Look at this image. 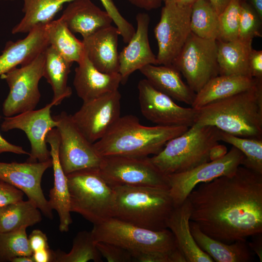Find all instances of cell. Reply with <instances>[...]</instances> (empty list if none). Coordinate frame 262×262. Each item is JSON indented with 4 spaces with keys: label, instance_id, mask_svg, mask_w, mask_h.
<instances>
[{
    "label": "cell",
    "instance_id": "cell-17",
    "mask_svg": "<svg viewBox=\"0 0 262 262\" xmlns=\"http://www.w3.org/2000/svg\"><path fill=\"white\" fill-rule=\"evenodd\" d=\"M51 158L44 162H0V179L22 191L47 218L53 217L52 210L41 188L43 175L52 167Z\"/></svg>",
    "mask_w": 262,
    "mask_h": 262
},
{
    "label": "cell",
    "instance_id": "cell-38",
    "mask_svg": "<svg viewBox=\"0 0 262 262\" xmlns=\"http://www.w3.org/2000/svg\"><path fill=\"white\" fill-rule=\"evenodd\" d=\"M261 20L254 9L243 0L240 8L238 39L252 43L253 38L261 36Z\"/></svg>",
    "mask_w": 262,
    "mask_h": 262
},
{
    "label": "cell",
    "instance_id": "cell-40",
    "mask_svg": "<svg viewBox=\"0 0 262 262\" xmlns=\"http://www.w3.org/2000/svg\"><path fill=\"white\" fill-rule=\"evenodd\" d=\"M133 262H186V260L177 248L170 252H130Z\"/></svg>",
    "mask_w": 262,
    "mask_h": 262
},
{
    "label": "cell",
    "instance_id": "cell-34",
    "mask_svg": "<svg viewBox=\"0 0 262 262\" xmlns=\"http://www.w3.org/2000/svg\"><path fill=\"white\" fill-rule=\"evenodd\" d=\"M55 262H101L102 256L98 250L91 231L79 232L73 240L68 253L60 249L54 251Z\"/></svg>",
    "mask_w": 262,
    "mask_h": 262
},
{
    "label": "cell",
    "instance_id": "cell-16",
    "mask_svg": "<svg viewBox=\"0 0 262 262\" xmlns=\"http://www.w3.org/2000/svg\"><path fill=\"white\" fill-rule=\"evenodd\" d=\"M121 96L118 90L83 102L72 118L91 143L100 139L120 116Z\"/></svg>",
    "mask_w": 262,
    "mask_h": 262
},
{
    "label": "cell",
    "instance_id": "cell-37",
    "mask_svg": "<svg viewBox=\"0 0 262 262\" xmlns=\"http://www.w3.org/2000/svg\"><path fill=\"white\" fill-rule=\"evenodd\" d=\"M243 0H231L218 15L216 40L230 41L238 39L240 12Z\"/></svg>",
    "mask_w": 262,
    "mask_h": 262
},
{
    "label": "cell",
    "instance_id": "cell-50",
    "mask_svg": "<svg viewBox=\"0 0 262 262\" xmlns=\"http://www.w3.org/2000/svg\"><path fill=\"white\" fill-rule=\"evenodd\" d=\"M219 15L227 6L231 0H207Z\"/></svg>",
    "mask_w": 262,
    "mask_h": 262
},
{
    "label": "cell",
    "instance_id": "cell-2",
    "mask_svg": "<svg viewBox=\"0 0 262 262\" xmlns=\"http://www.w3.org/2000/svg\"><path fill=\"white\" fill-rule=\"evenodd\" d=\"M185 126H146L133 115L120 116L107 133L93 143L102 157H147L158 154L170 140L188 130Z\"/></svg>",
    "mask_w": 262,
    "mask_h": 262
},
{
    "label": "cell",
    "instance_id": "cell-28",
    "mask_svg": "<svg viewBox=\"0 0 262 262\" xmlns=\"http://www.w3.org/2000/svg\"><path fill=\"white\" fill-rule=\"evenodd\" d=\"M217 47L219 75L251 77L248 60L253 49L252 42H244L239 39L230 41L217 40Z\"/></svg>",
    "mask_w": 262,
    "mask_h": 262
},
{
    "label": "cell",
    "instance_id": "cell-18",
    "mask_svg": "<svg viewBox=\"0 0 262 262\" xmlns=\"http://www.w3.org/2000/svg\"><path fill=\"white\" fill-rule=\"evenodd\" d=\"M137 28L128 45L119 52V73L125 83L134 71L147 65H158L156 55L152 51L148 39L150 17L145 13L136 16Z\"/></svg>",
    "mask_w": 262,
    "mask_h": 262
},
{
    "label": "cell",
    "instance_id": "cell-53",
    "mask_svg": "<svg viewBox=\"0 0 262 262\" xmlns=\"http://www.w3.org/2000/svg\"><path fill=\"white\" fill-rule=\"evenodd\" d=\"M10 262H34L32 256L22 255L12 259Z\"/></svg>",
    "mask_w": 262,
    "mask_h": 262
},
{
    "label": "cell",
    "instance_id": "cell-33",
    "mask_svg": "<svg viewBox=\"0 0 262 262\" xmlns=\"http://www.w3.org/2000/svg\"><path fill=\"white\" fill-rule=\"evenodd\" d=\"M218 14L207 0H197L192 7L190 28L192 33L207 39L216 40Z\"/></svg>",
    "mask_w": 262,
    "mask_h": 262
},
{
    "label": "cell",
    "instance_id": "cell-20",
    "mask_svg": "<svg viewBox=\"0 0 262 262\" xmlns=\"http://www.w3.org/2000/svg\"><path fill=\"white\" fill-rule=\"evenodd\" d=\"M46 142L50 147V152L54 175L53 187L49 191V199L48 201L50 208L55 210L58 214L60 231L67 232L72 220L70 215L67 176L64 172L59 159L60 135L57 128L52 129L48 133Z\"/></svg>",
    "mask_w": 262,
    "mask_h": 262
},
{
    "label": "cell",
    "instance_id": "cell-9",
    "mask_svg": "<svg viewBox=\"0 0 262 262\" xmlns=\"http://www.w3.org/2000/svg\"><path fill=\"white\" fill-rule=\"evenodd\" d=\"M44 65L43 51L30 63L19 68H13L0 76L9 88L2 104V113L5 117L35 109L41 98L38 85L43 77Z\"/></svg>",
    "mask_w": 262,
    "mask_h": 262
},
{
    "label": "cell",
    "instance_id": "cell-3",
    "mask_svg": "<svg viewBox=\"0 0 262 262\" xmlns=\"http://www.w3.org/2000/svg\"><path fill=\"white\" fill-rule=\"evenodd\" d=\"M194 125L245 138H262V80L251 89L196 110Z\"/></svg>",
    "mask_w": 262,
    "mask_h": 262
},
{
    "label": "cell",
    "instance_id": "cell-23",
    "mask_svg": "<svg viewBox=\"0 0 262 262\" xmlns=\"http://www.w3.org/2000/svg\"><path fill=\"white\" fill-rule=\"evenodd\" d=\"M61 18L70 30L86 37L112 25L109 15L91 0H74L69 3Z\"/></svg>",
    "mask_w": 262,
    "mask_h": 262
},
{
    "label": "cell",
    "instance_id": "cell-15",
    "mask_svg": "<svg viewBox=\"0 0 262 262\" xmlns=\"http://www.w3.org/2000/svg\"><path fill=\"white\" fill-rule=\"evenodd\" d=\"M53 101L38 110L26 111L5 117L0 125L1 130L6 132L13 129L23 131L31 144V150L27 162H44L51 158L47 148L48 133L56 128L57 121L51 115Z\"/></svg>",
    "mask_w": 262,
    "mask_h": 262
},
{
    "label": "cell",
    "instance_id": "cell-6",
    "mask_svg": "<svg viewBox=\"0 0 262 262\" xmlns=\"http://www.w3.org/2000/svg\"><path fill=\"white\" fill-rule=\"evenodd\" d=\"M71 212L93 225L113 217L114 192L98 168L86 169L66 175Z\"/></svg>",
    "mask_w": 262,
    "mask_h": 262
},
{
    "label": "cell",
    "instance_id": "cell-42",
    "mask_svg": "<svg viewBox=\"0 0 262 262\" xmlns=\"http://www.w3.org/2000/svg\"><path fill=\"white\" fill-rule=\"evenodd\" d=\"M24 193L0 179V208L23 200Z\"/></svg>",
    "mask_w": 262,
    "mask_h": 262
},
{
    "label": "cell",
    "instance_id": "cell-31",
    "mask_svg": "<svg viewBox=\"0 0 262 262\" xmlns=\"http://www.w3.org/2000/svg\"><path fill=\"white\" fill-rule=\"evenodd\" d=\"M49 46L70 63L81 60L84 54L82 41L79 40L60 17L45 25Z\"/></svg>",
    "mask_w": 262,
    "mask_h": 262
},
{
    "label": "cell",
    "instance_id": "cell-4",
    "mask_svg": "<svg viewBox=\"0 0 262 262\" xmlns=\"http://www.w3.org/2000/svg\"><path fill=\"white\" fill-rule=\"evenodd\" d=\"M113 217L152 230L167 228L175 208L169 189L142 186L112 187Z\"/></svg>",
    "mask_w": 262,
    "mask_h": 262
},
{
    "label": "cell",
    "instance_id": "cell-5",
    "mask_svg": "<svg viewBox=\"0 0 262 262\" xmlns=\"http://www.w3.org/2000/svg\"><path fill=\"white\" fill-rule=\"evenodd\" d=\"M219 131L213 126L194 125L149 160L165 176L191 170L210 161L211 148L220 142Z\"/></svg>",
    "mask_w": 262,
    "mask_h": 262
},
{
    "label": "cell",
    "instance_id": "cell-8",
    "mask_svg": "<svg viewBox=\"0 0 262 262\" xmlns=\"http://www.w3.org/2000/svg\"><path fill=\"white\" fill-rule=\"evenodd\" d=\"M217 40L200 38L192 32L172 65L195 93L219 75Z\"/></svg>",
    "mask_w": 262,
    "mask_h": 262
},
{
    "label": "cell",
    "instance_id": "cell-48",
    "mask_svg": "<svg viewBox=\"0 0 262 262\" xmlns=\"http://www.w3.org/2000/svg\"><path fill=\"white\" fill-rule=\"evenodd\" d=\"M227 148L224 145L218 144L213 146L210 151V161L217 160L223 157L227 153Z\"/></svg>",
    "mask_w": 262,
    "mask_h": 262
},
{
    "label": "cell",
    "instance_id": "cell-21",
    "mask_svg": "<svg viewBox=\"0 0 262 262\" xmlns=\"http://www.w3.org/2000/svg\"><path fill=\"white\" fill-rule=\"evenodd\" d=\"M75 69L73 86L78 97L87 101L118 90L119 73H106L97 69L85 53Z\"/></svg>",
    "mask_w": 262,
    "mask_h": 262
},
{
    "label": "cell",
    "instance_id": "cell-39",
    "mask_svg": "<svg viewBox=\"0 0 262 262\" xmlns=\"http://www.w3.org/2000/svg\"><path fill=\"white\" fill-rule=\"evenodd\" d=\"M104 10L109 15L117 28L123 41L128 43L133 36L135 29L121 14L113 0H99Z\"/></svg>",
    "mask_w": 262,
    "mask_h": 262
},
{
    "label": "cell",
    "instance_id": "cell-41",
    "mask_svg": "<svg viewBox=\"0 0 262 262\" xmlns=\"http://www.w3.org/2000/svg\"><path fill=\"white\" fill-rule=\"evenodd\" d=\"M102 257L109 262H133L129 251L115 244L105 242H96Z\"/></svg>",
    "mask_w": 262,
    "mask_h": 262
},
{
    "label": "cell",
    "instance_id": "cell-25",
    "mask_svg": "<svg viewBox=\"0 0 262 262\" xmlns=\"http://www.w3.org/2000/svg\"><path fill=\"white\" fill-rule=\"evenodd\" d=\"M139 71L159 91L173 99L192 105L196 93L184 83L180 73L172 65H147Z\"/></svg>",
    "mask_w": 262,
    "mask_h": 262
},
{
    "label": "cell",
    "instance_id": "cell-45",
    "mask_svg": "<svg viewBox=\"0 0 262 262\" xmlns=\"http://www.w3.org/2000/svg\"><path fill=\"white\" fill-rule=\"evenodd\" d=\"M4 152H11L19 155H30V152L25 150L22 147L10 143L3 138L0 134V154Z\"/></svg>",
    "mask_w": 262,
    "mask_h": 262
},
{
    "label": "cell",
    "instance_id": "cell-27",
    "mask_svg": "<svg viewBox=\"0 0 262 262\" xmlns=\"http://www.w3.org/2000/svg\"><path fill=\"white\" fill-rule=\"evenodd\" d=\"M190 227L196 244L214 262H248L252 260L249 247L246 241L225 243L204 233L198 225L193 221L190 220Z\"/></svg>",
    "mask_w": 262,
    "mask_h": 262
},
{
    "label": "cell",
    "instance_id": "cell-44",
    "mask_svg": "<svg viewBox=\"0 0 262 262\" xmlns=\"http://www.w3.org/2000/svg\"><path fill=\"white\" fill-rule=\"evenodd\" d=\"M30 246L33 252L49 247L46 234L40 229H34L28 237Z\"/></svg>",
    "mask_w": 262,
    "mask_h": 262
},
{
    "label": "cell",
    "instance_id": "cell-13",
    "mask_svg": "<svg viewBox=\"0 0 262 262\" xmlns=\"http://www.w3.org/2000/svg\"><path fill=\"white\" fill-rule=\"evenodd\" d=\"M244 158V154L232 146L220 159L210 161L187 171L167 175L174 207L181 204L198 184L234 173L242 165Z\"/></svg>",
    "mask_w": 262,
    "mask_h": 262
},
{
    "label": "cell",
    "instance_id": "cell-22",
    "mask_svg": "<svg viewBox=\"0 0 262 262\" xmlns=\"http://www.w3.org/2000/svg\"><path fill=\"white\" fill-rule=\"evenodd\" d=\"M45 25L35 27L23 39L7 43L0 55V76L30 63L45 50L49 46Z\"/></svg>",
    "mask_w": 262,
    "mask_h": 262
},
{
    "label": "cell",
    "instance_id": "cell-32",
    "mask_svg": "<svg viewBox=\"0 0 262 262\" xmlns=\"http://www.w3.org/2000/svg\"><path fill=\"white\" fill-rule=\"evenodd\" d=\"M42 219L41 212L32 201L21 200L0 208V232L33 226Z\"/></svg>",
    "mask_w": 262,
    "mask_h": 262
},
{
    "label": "cell",
    "instance_id": "cell-26",
    "mask_svg": "<svg viewBox=\"0 0 262 262\" xmlns=\"http://www.w3.org/2000/svg\"><path fill=\"white\" fill-rule=\"evenodd\" d=\"M260 80L262 79L248 76L219 75L209 81L196 94L191 106L196 110L199 109L211 103L248 90Z\"/></svg>",
    "mask_w": 262,
    "mask_h": 262
},
{
    "label": "cell",
    "instance_id": "cell-36",
    "mask_svg": "<svg viewBox=\"0 0 262 262\" xmlns=\"http://www.w3.org/2000/svg\"><path fill=\"white\" fill-rule=\"evenodd\" d=\"M26 227L8 231L0 232V262H11L19 256H32Z\"/></svg>",
    "mask_w": 262,
    "mask_h": 262
},
{
    "label": "cell",
    "instance_id": "cell-1",
    "mask_svg": "<svg viewBox=\"0 0 262 262\" xmlns=\"http://www.w3.org/2000/svg\"><path fill=\"white\" fill-rule=\"evenodd\" d=\"M187 198L190 220L213 238L230 244L262 233V174L241 165L200 183Z\"/></svg>",
    "mask_w": 262,
    "mask_h": 262
},
{
    "label": "cell",
    "instance_id": "cell-11",
    "mask_svg": "<svg viewBox=\"0 0 262 262\" xmlns=\"http://www.w3.org/2000/svg\"><path fill=\"white\" fill-rule=\"evenodd\" d=\"M192 6L164 3L159 22L154 32L158 44V65H171L191 33Z\"/></svg>",
    "mask_w": 262,
    "mask_h": 262
},
{
    "label": "cell",
    "instance_id": "cell-49",
    "mask_svg": "<svg viewBox=\"0 0 262 262\" xmlns=\"http://www.w3.org/2000/svg\"><path fill=\"white\" fill-rule=\"evenodd\" d=\"M251 242H249L248 246L258 256L260 262H262V233L256 235Z\"/></svg>",
    "mask_w": 262,
    "mask_h": 262
},
{
    "label": "cell",
    "instance_id": "cell-51",
    "mask_svg": "<svg viewBox=\"0 0 262 262\" xmlns=\"http://www.w3.org/2000/svg\"><path fill=\"white\" fill-rule=\"evenodd\" d=\"M253 9L260 19H262V0H251Z\"/></svg>",
    "mask_w": 262,
    "mask_h": 262
},
{
    "label": "cell",
    "instance_id": "cell-30",
    "mask_svg": "<svg viewBox=\"0 0 262 262\" xmlns=\"http://www.w3.org/2000/svg\"><path fill=\"white\" fill-rule=\"evenodd\" d=\"M74 0H23L24 15L12 29L13 34L28 33L33 28L45 25L61 10L64 4Z\"/></svg>",
    "mask_w": 262,
    "mask_h": 262
},
{
    "label": "cell",
    "instance_id": "cell-43",
    "mask_svg": "<svg viewBox=\"0 0 262 262\" xmlns=\"http://www.w3.org/2000/svg\"><path fill=\"white\" fill-rule=\"evenodd\" d=\"M248 66L251 77L262 79V51L252 49L248 60Z\"/></svg>",
    "mask_w": 262,
    "mask_h": 262
},
{
    "label": "cell",
    "instance_id": "cell-24",
    "mask_svg": "<svg viewBox=\"0 0 262 262\" xmlns=\"http://www.w3.org/2000/svg\"><path fill=\"white\" fill-rule=\"evenodd\" d=\"M191 205L187 198L174 208L168 219L167 228L173 233L186 262H213V260L198 246L191 233Z\"/></svg>",
    "mask_w": 262,
    "mask_h": 262
},
{
    "label": "cell",
    "instance_id": "cell-47",
    "mask_svg": "<svg viewBox=\"0 0 262 262\" xmlns=\"http://www.w3.org/2000/svg\"><path fill=\"white\" fill-rule=\"evenodd\" d=\"M133 5L146 10L150 11L159 7L161 0H127Z\"/></svg>",
    "mask_w": 262,
    "mask_h": 262
},
{
    "label": "cell",
    "instance_id": "cell-52",
    "mask_svg": "<svg viewBox=\"0 0 262 262\" xmlns=\"http://www.w3.org/2000/svg\"><path fill=\"white\" fill-rule=\"evenodd\" d=\"M164 3L170 2H173L183 6H192L197 0H161Z\"/></svg>",
    "mask_w": 262,
    "mask_h": 262
},
{
    "label": "cell",
    "instance_id": "cell-29",
    "mask_svg": "<svg viewBox=\"0 0 262 262\" xmlns=\"http://www.w3.org/2000/svg\"><path fill=\"white\" fill-rule=\"evenodd\" d=\"M44 53L43 77L51 87L53 93L51 101L54 102L55 105H58L72 94L71 88L67 85L72 63L66 61L49 45L46 49Z\"/></svg>",
    "mask_w": 262,
    "mask_h": 262
},
{
    "label": "cell",
    "instance_id": "cell-10",
    "mask_svg": "<svg viewBox=\"0 0 262 262\" xmlns=\"http://www.w3.org/2000/svg\"><path fill=\"white\" fill-rule=\"evenodd\" d=\"M98 170L112 187L130 185L169 188L167 176L158 170L149 157H102Z\"/></svg>",
    "mask_w": 262,
    "mask_h": 262
},
{
    "label": "cell",
    "instance_id": "cell-35",
    "mask_svg": "<svg viewBox=\"0 0 262 262\" xmlns=\"http://www.w3.org/2000/svg\"><path fill=\"white\" fill-rule=\"evenodd\" d=\"M219 141L229 144L244 155L242 166L262 174V138H245L219 131Z\"/></svg>",
    "mask_w": 262,
    "mask_h": 262
},
{
    "label": "cell",
    "instance_id": "cell-12",
    "mask_svg": "<svg viewBox=\"0 0 262 262\" xmlns=\"http://www.w3.org/2000/svg\"><path fill=\"white\" fill-rule=\"evenodd\" d=\"M60 135L58 156L66 175L86 169L98 168L102 157L66 112L53 116Z\"/></svg>",
    "mask_w": 262,
    "mask_h": 262
},
{
    "label": "cell",
    "instance_id": "cell-19",
    "mask_svg": "<svg viewBox=\"0 0 262 262\" xmlns=\"http://www.w3.org/2000/svg\"><path fill=\"white\" fill-rule=\"evenodd\" d=\"M119 35L117 28L111 25L82 38L85 53L99 71L109 74L119 73Z\"/></svg>",
    "mask_w": 262,
    "mask_h": 262
},
{
    "label": "cell",
    "instance_id": "cell-46",
    "mask_svg": "<svg viewBox=\"0 0 262 262\" xmlns=\"http://www.w3.org/2000/svg\"><path fill=\"white\" fill-rule=\"evenodd\" d=\"M32 256L34 262H55L54 251L49 247L33 252Z\"/></svg>",
    "mask_w": 262,
    "mask_h": 262
},
{
    "label": "cell",
    "instance_id": "cell-7",
    "mask_svg": "<svg viewBox=\"0 0 262 262\" xmlns=\"http://www.w3.org/2000/svg\"><path fill=\"white\" fill-rule=\"evenodd\" d=\"M91 231L96 243H112L130 252H168L178 248L173 233L168 229L150 230L114 217L94 225Z\"/></svg>",
    "mask_w": 262,
    "mask_h": 262
},
{
    "label": "cell",
    "instance_id": "cell-14",
    "mask_svg": "<svg viewBox=\"0 0 262 262\" xmlns=\"http://www.w3.org/2000/svg\"><path fill=\"white\" fill-rule=\"evenodd\" d=\"M141 112L148 120L163 126H192L195 122L196 110L182 107L161 92L146 79L137 85Z\"/></svg>",
    "mask_w": 262,
    "mask_h": 262
},
{
    "label": "cell",
    "instance_id": "cell-54",
    "mask_svg": "<svg viewBox=\"0 0 262 262\" xmlns=\"http://www.w3.org/2000/svg\"></svg>",
    "mask_w": 262,
    "mask_h": 262
}]
</instances>
